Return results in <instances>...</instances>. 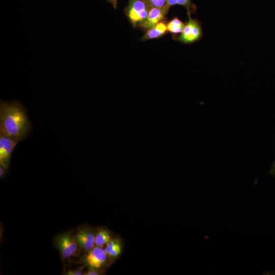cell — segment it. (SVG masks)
<instances>
[{
    "label": "cell",
    "instance_id": "cell-18",
    "mask_svg": "<svg viewBox=\"0 0 275 275\" xmlns=\"http://www.w3.org/2000/svg\"><path fill=\"white\" fill-rule=\"evenodd\" d=\"M106 1L111 3L115 9H117L118 5L117 0H106Z\"/></svg>",
    "mask_w": 275,
    "mask_h": 275
},
{
    "label": "cell",
    "instance_id": "cell-6",
    "mask_svg": "<svg viewBox=\"0 0 275 275\" xmlns=\"http://www.w3.org/2000/svg\"><path fill=\"white\" fill-rule=\"evenodd\" d=\"M107 256L102 248L95 246L88 251L85 257V263L90 268L98 270L105 264Z\"/></svg>",
    "mask_w": 275,
    "mask_h": 275
},
{
    "label": "cell",
    "instance_id": "cell-19",
    "mask_svg": "<svg viewBox=\"0 0 275 275\" xmlns=\"http://www.w3.org/2000/svg\"><path fill=\"white\" fill-rule=\"evenodd\" d=\"M270 174L275 176V160L270 170Z\"/></svg>",
    "mask_w": 275,
    "mask_h": 275
},
{
    "label": "cell",
    "instance_id": "cell-15",
    "mask_svg": "<svg viewBox=\"0 0 275 275\" xmlns=\"http://www.w3.org/2000/svg\"><path fill=\"white\" fill-rule=\"evenodd\" d=\"M67 275H82L83 274L82 272L80 270H69L65 273Z\"/></svg>",
    "mask_w": 275,
    "mask_h": 275
},
{
    "label": "cell",
    "instance_id": "cell-1",
    "mask_svg": "<svg viewBox=\"0 0 275 275\" xmlns=\"http://www.w3.org/2000/svg\"><path fill=\"white\" fill-rule=\"evenodd\" d=\"M32 130L27 111L20 102L1 100L0 132L18 143L27 138Z\"/></svg>",
    "mask_w": 275,
    "mask_h": 275
},
{
    "label": "cell",
    "instance_id": "cell-13",
    "mask_svg": "<svg viewBox=\"0 0 275 275\" xmlns=\"http://www.w3.org/2000/svg\"><path fill=\"white\" fill-rule=\"evenodd\" d=\"M122 249V244L119 241L118 243L112 250L108 256L114 258H116L121 254Z\"/></svg>",
    "mask_w": 275,
    "mask_h": 275
},
{
    "label": "cell",
    "instance_id": "cell-5",
    "mask_svg": "<svg viewBox=\"0 0 275 275\" xmlns=\"http://www.w3.org/2000/svg\"><path fill=\"white\" fill-rule=\"evenodd\" d=\"M17 144L0 132V165L8 168L11 156Z\"/></svg>",
    "mask_w": 275,
    "mask_h": 275
},
{
    "label": "cell",
    "instance_id": "cell-2",
    "mask_svg": "<svg viewBox=\"0 0 275 275\" xmlns=\"http://www.w3.org/2000/svg\"><path fill=\"white\" fill-rule=\"evenodd\" d=\"M152 7L149 0H129L126 14L133 27L142 26Z\"/></svg>",
    "mask_w": 275,
    "mask_h": 275
},
{
    "label": "cell",
    "instance_id": "cell-16",
    "mask_svg": "<svg viewBox=\"0 0 275 275\" xmlns=\"http://www.w3.org/2000/svg\"><path fill=\"white\" fill-rule=\"evenodd\" d=\"M85 275H98L100 274L99 272L98 271V269L90 268L86 273H85Z\"/></svg>",
    "mask_w": 275,
    "mask_h": 275
},
{
    "label": "cell",
    "instance_id": "cell-14",
    "mask_svg": "<svg viewBox=\"0 0 275 275\" xmlns=\"http://www.w3.org/2000/svg\"><path fill=\"white\" fill-rule=\"evenodd\" d=\"M152 7L161 8L167 5V0H149Z\"/></svg>",
    "mask_w": 275,
    "mask_h": 275
},
{
    "label": "cell",
    "instance_id": "cell-17",
    "mask_svg": "<svg viewBox=\"0 0 275 275\" xmlns=\"http://www.w3.org/2000/svg\"><path fill=\"white\" fill-rule=\"evenodd\" d=\"M7 168L0 165V178H3L6 174Z\"/></svg>",
    "mask_w": 275,
    "mask_h": 275
},
{
    "label": "cell",
    "instance_id": "cell-10",
    "mask_svg": "<svg viewBox=\"0 0 275 275\" xmlns=\"http://www.w3.org/2000/svg\"><path fill=\"white\" fill-rule=\"evenodd\" d=\"M109 231L104 228L99 229L95 234V245L102 248L111 239Z\"/></svg>",
    "mask_w": 275,
    "mask_h": 275
},
{
    "label": "cell",
    "instance_id": "cell-3",
    "mask_svg": "<svg viewBox=\"0 0 275 275\" xmlns=\"http://www.w3.org/2000/svg\"><path fill=\"white\" fill-rule=\"evenodd\" d=\"M55 244L64 258H69L76 252L77 243L71 232L59 235L55 240Z\"/></svg>",
    "mask_w": 275,
    "mask_h": 275
},
{
    "label": "cell",
    "instance_id": "cell-11",
    "mask_svg": "<svg viewBox=\"0 0 275 275\" xmlns=\"http://www.w3.org/2000/svg\"><path fill=\"white\" fill-rule=\"evenodd\" d=\"M185 25L180 19L174 18L167 24V31L175 34L181 33Z\"/></svg>",
    "mask_w": 275,
    "mask_h": 275
},
{
    "label": "cell",
    "instance_id": "cell-9",
    "mask_svg": "<svg viewBox=\"0 0 275 275\" xmlns=\"http://www.w3.org/2000/svg\"><path fill=\"white\" fill-rule=\"evenodd\" d=\"M167 31V25L162 21H160L153 27L147 30L142 40L156 39L161 37Z\"/></svg>",
    "mask_w": 275,
    "mask_h": 275
},
{
    "label": "cell",
    "instance_id": "cell-8",
    "mask_svg": "<svg viewBox=\"0 0 275 275\" xmlns=\"http://www.w3.org/2000/svg\"><path fill=\"white\" fill-rule=\"evenodd\" d=\"M170 7L166 5L163 7H152L148 17L141 28L148 30L160 22L168 13Z\"/></svg>",
    "mask_w": 275,
    "mask_h": 275
},
{
    "label": "cell",
    "instance_id": "cell-12",
    "mask_svg": "<svg viewBox=\"0 0 275 275\" xmlns=\"http://www.w3.org/2000/svg\"><path fill=\"white\" fill-rule=\"evenodd\" d=\"M177 4L183 6L188 9L190 7V0H167V5L170 7Z\"/></svg>",
    "mask_w": 275,
    "mask_h": 275
},
{
    "label": "cell",
    "instance_id": "cell-7",
    "mask_svg": "<svg viewBox=\"0 0 275 275\" xmlns=\"http://www.w3.org/2000/svg\"><path fill=\"white\" fill-rule=\"evenodd\" d=\"M95 233L89 227L81 228L76 234L75 240L80 248L89 251L95 245Z\"/></svg>",
    "mask_w": 275,
    "mask_h": 275
},
{
    "label": "cell",
    "instance_id": "cell-4",
    "mask_svg": "<svg viewBox=\"0 0 275 275\" xmlns=\"http://www.w3.org/2000/svg\"><path fill=\"white\" fill-rule=\"evenodd\" d=\"M202 35V30L199 22L192 19L189 16V20L184 28L178 37V40L183 43H192L199 40Z\"/></svg>",
    "mask_w": 275,
    "mask_h": 275
}]
</instances>
